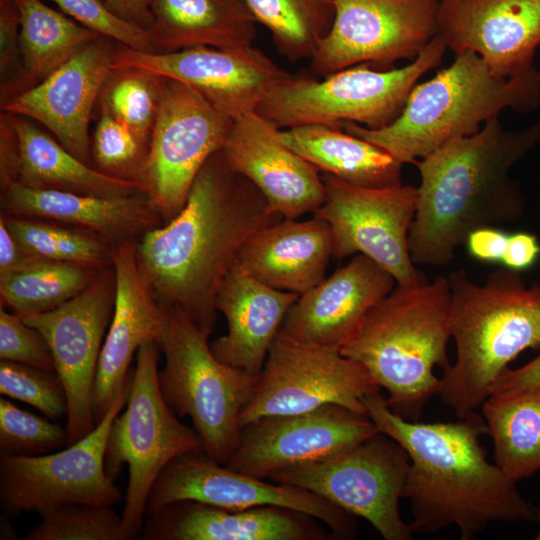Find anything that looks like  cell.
Returning a JSON list of instances; mask_svg holds the SVG:
<instances>
[{
  "label": "cell",
  "instance_id": "cell-43",
  "mask_svg": "<svg viewBox=\"0 0 540 540\" xmlns=\"http://www.w3.org/2000/svg\"><path fill=\"white\" fill-rule=\"evenodd\" d=\"M0 359L55 371L52 352L42 333L28 325L21 315L9 313L3 306L0 310Z\"/></svg>",
  "mask_w": 540,
  "mask_h": 540
},
{
  "label": "cell",
  "instance_id": "cell-18",
  "mask_svg": "<svg viewBox=\"0 0 540 540\" xmlns=\"http://www.w3.org/2000/svg\"><path fill=\"white\" fill-rule=\"evenodd\" d=\"M135 68L182 82L233 120L256 111L264 98L293 75L258 48L199 46L174 52L116 49L112 69Z\"/></svg>",
  "mask_w": 540,
  "mask_h": 540
},
{
  "label": "cell",
  "instance_id": "cell-20",
  "mask_svg": "<svg viewBox=\"0 0 540 540\" xmlns=\"http://www.w3.org/2000/svg\"><path fill=\"white\" fill-rule=\"evenodd\" d=\"M438 34L455 54L470 50L511 78L532 68L540 45V0H439Z\"/></svg>",
  "mask_w": 540,
  "mask_h": 540
},
{
  "label": "cell",
  "instance_id": "cell-37",
  "mask_svg": "<svg viewBox=\"0 0 540 540\" xmlns=\"http://www.w3.org/2000/svg\"><path fill=\"white\" fill-rule=\"evenodd\" d=\"M162 77L135 69H112L101 90V108L149 146L156 119Z\"/></svg>",
  "mask_w": 540,
  "mask_h": 540
},
{
  "label": "cell",
  "instance_id": "cell-24",
  "mask_svg": "<svg viewBox=\"0 0 540 540\" xmlns=\"http://www.w3.org/2000/svg\"><path fill=\"white\" fill-rule=\"evenodd\" d=\"M136 243L137 240H128L113 245L116 298L94 384L96 425L124 385L134 353L145 342H157L166 324V310L158 304L139 270Z\"/></svg>",
  "mask_w": 540,
  "mask_h": 540
},
{
  "label": "cell",
  "instance_id": "cell-28",
  "mask_svg": "<svg viewBox=\"0 0 540 540\" xmlns=\"http://www.w3.org/2000/svg\"><path fill=\"white\" fill-rule=\"evenodd\" d=\"M332 256L331 228L313 215L305 221L283 218L259 229L235 264L267 286L301 295L324 279Z\"/></svg>",
  "mask_w": 540,
  "mask_h": 540
},
{
  "label": "cell",
  "instance_id": "cell-52",
  "mask_svg": "<svg viewBox=\"0 0 540 540\" xmlns=\"http://www.w3.org/2000/svg\"><path fill=\"white\" fill-rule=\"evenodd\" d=\"M10 1H13V0H0V4H4V3L10 2Z\"/></svg>",
  "mask_w": 540,
  "mask_h": 540
},
{
  "label": "cell",
  "instance_id": "cell-23",
  "mask_svg": "<svg viewBox=\"0 0 540 540\" xmlns=\"http://www.w3.org/2000/svg\"><path fill=\"white\" fill-rule=\"evenodd\" d=\"M396 285L393 276L376 262L356 254L329 278L301 294L280 329L303 343L341 348Z\"/></svg>",
  "mask_w": 540,
  "mask_h": 540
},
{
  "label": "cell",
  "instance_id": "cell-47",
  "mask_svg": "<svg viewBox=\"0 0 540 540\" xmlns=\"http://www.w3.org/2000/svg\"><path fill=\"white\" fill-rule=\"evenodd\" d=\"M540 256V243L535 234L526 231L508 235L507 245L501 265L507 269L522 272L531 268Z\"/></svg>",
  "mask_w": 540,
  "mask_h": 540
},
{
  "label": "cell",
  "instance_id": "cell-38",
  "mask_svg": "<svg viewBox=\"0 0 540 540\" xmlns=\"http://www.w3.org/2000/svg\"><path fill=\"white\" fill-rule=\"evenodd\" d=\"M27 540H128L112 506L73 504L41 515Z\"/></svg>",
  "mask_w": 540,
  "mask_h": 540
},
{
  "label": "cell",
  "instance_id": "cell-39",
  "mask_svg": "<svg viewBox=\"0 0 540 540\" xmlns=\"http://www.w3.org/2000/svg\"><path fill=\"white\" fill-rule=\"evenodd\" d=\"M67 440L66 427L0 399V457L48 454Z\"/></svg>",
  "mask_w": 540,
  "mask_h": 540
},
{
  "label": "cell",
  "instance_id": "cell-7",
  "mask_svg": "<svg viewBox=\"0 0 540 540\" xmlns=\"http://www.w3.org/2000/svg\"><path fill=\"white\" fill-rule=\"evenodd\" d=\"M437 34L408 65L371 69L359 64L325 76H292L273 89L256 111L280 129L303 125L340 128L354 122L384 128L401 114L420 77L439 66L447 49Z\"/></svg>",
  "mask_w": 540,
  "mask_h": 540
},
{
  "label": "cell",
  "instance_id": "cell-16",
  "mask_svg": "<svg viewBox=\"0 0 540 540\" xmlns=\"http://www.w3.org/2000/svg\"><path fill=\"white\" fill-rule=\"evenodd\" d=\"M116 276L103 268L80 294L44 313L22 316L45 337L67 397V446L95 427L93 391L103 337L113 317Z\"/></svg>",
  "mask_w": 540,
  "mask_h": 540
},
{
  "label": "cell",
  "instance_id": "cell-31",
  "mask_svg": "<svg viewBox=\"0 0 540 540\" xmlns=\"http://www.w3.org/2000/svg\"><path fill=\"white\" fill-rule=\"evenodd\" d=\"M11 117L20 144L18 183L32 188L108 197L145 193L143 185L137 181L92 168L28 118L13 114Z\"/></svg>",
  "mask_w": 540,
  "mask_h": 540
},
{
  "label": "cell",
  "instance_id": "cell-15",
  "mask_svg": "<svg viewBox=\"0 0 540 540\" xmlns=\"http://www.w3.org/2000/svg\"><path fill=\"white\" fill-rule=\"evenodd\" d=\"M335 19L311 57L312 76L366 64L389 70L438 34L439 0H334Z\"/></svg>",
  "mask_w": 540,
  "mask_h": 540
},
{
  "label": "cell",
  "instance_id": "cell-44",
  "mask_svg": "<svg viewBox=\"0 0 540 540\" xmlns=\"http://www.w3.org/2000/svg\"><path fill=\"white\" fill-rule=\"evenodd\" d=\"M0 84L1 102L27 90L15 0L0 4Z\"/></svg>",
  "mask_w": 540,
  "mask_h": 540
},
{
  "label": "cell",
  "instance_id": "cell-4",
  "mask_svg": "<svg viewBox=\"0 0 540 540\" xmlns=\"http://www.w3.org/2000/svg\"><path fill=\"white\" fill-rule=\"evenodd\" d=\"M449 325L457 358L443 372L439 395L458 418L483 404L509 363L540 348V283L527 286L505 267L482 284L459 269L447 277Z\"/></svg>",
  "mask_w": 540,
  "mask_h": 540
},
{
  "label": "cell",
  "instance_id": "cell-46",
  "mask_svg": "<svg viewBox=\"0 0 540 540\" xmlns=\"http://www.w3.org/2000/svg\"><path fill=\"white\" fill-rule=\"evenodd\" d=\"M508 235L500 227H481L468 234L464 245L473 259L483 263L500 264Z\"/></svg>",
  "mask_w": 540,
  "mask_h": 540
},
{
  "label": "cell",
  "instance_id": "cell-2",
  "mask_svg": "<svg viewBox=\"0 0 540 540\" xmlns=\"http://www.w3.org/2000/svg\"><path fill=\"white\" fill-rule=\"evenodd\" d=\"M363 403L379 432L410 458L403 497L411 504L413 533L455 525L461 540H471L492 522H539V509L487 461L480 445L487 426L476 411L455 422L425 423L392 412L379 391Z\"/></svg>",
  "mask_w": 540,
  "mask_h": 540
},
{
  "label": "cell",
  "instance_id": "cell-1",
  "mask_svg": "<svg viewBox=\"0 0 540 540\" xmlns=\"http://www.w3.org/2000/svg\"><path fill=\"white\" fill-rule=\"evenodd\" d=\"M281 219L221 149L198 172L179 214L137 240L139 270L164 310L182 313L210 336L218 290L242 246Z\"/></svg>",
  "mask_w": 540,
  "mask_h": 540
},
{
  "label": "cell",
  "instance_id": "cell-22",
  "mask_svg": "<svg viewBox=\"0 0 540 540\" xmlns=\"http://www.w3.org/2000/svg\"><path fill=\"white\" fill-rule=\"evenodd\" d=\"M280 128L257 111L234 119L222 148L230 166L250 180L270 210L287 219L314 213L325 200L319 171L291 150Z\"/></svg>",
  "mask_w": 540,
  "mask_h": 540
},
{
  "label": "cell",
  "instance_id": "cell-35",
  "mask_svg": "<svg viewBox=\"0 0 540 540\" xmlns=\"http://www.w3.org/2000/svg\"><path fill=\"white\" fill-rule=\"evenodd\" d=\"M271 33L278 52L296 62L313 56L335 19L334 0H243Z\"/></svg>",
  "mask_w": 540,
  "mask_h": 540
},
{
  "label": "cell",
  "instance_id": "cell-13",
  "mask_svg": "<svg viewBox=\"0 0 540 540\" xmlns=\"http://www.w3.org/2000/svg\"><path fill=\"white\" fill-rule=\"evenodd\" d=\"M233 121L192 87L162 77L141 183L164 224L182 210L195 177L224 147Z\"/></svg>",
  "mask_w": 540,
  "mask_h": 540
},
{
  "label": "cell",
  "instance_id": "cell-25",
  "mask_svg": "<svg viewBox=\"0 0 540 540\" xmlns=\"http://www.w3.org/2000/svg\"><path fill=\"white\" fill-rule=\"evenodd\" d=\"M317 519L279 506L226 509L191 500L170 503L146 517L145 540H323Z\"/></svg>",
  "mask_w": 540,
  "mask_h": 540
},
{
  "label": "cell",
  "instance_id": "cell-26",
  "mask_svg": "<svg viewBox=\"0 0 540 540\" xmlns=\"http://www.w3.org/2000/svg\"><path fill=\"white\" fill-rule=\"evenodd\" d=\"M1 213L50 220L90 231L117 244L138 240L164 224L146 193L96 196L15 183L1 192Z\"/></svg>",
  "mask_w": 540,
  "mask_h": 540
},
{
  "label": "cell",
  "instance_id": "cell-10",
  "mask_svg": "<svg viewBox=\"0 0 540 540\" xmlns=\"http://www.w3.org/2000/svg\"><path fill=\"white\" fill-rule=\"evenodd\" d=\"M132 375L131 371L105 417L81 440L44 455L0 457L3 514L41 516L73 504L113 506L121 501L105 468V451L112 422L129 397Z\"/></svg>",
  "mask_w": 540,
  "mask_h": 540
},
{
  "label": "cell",
  "instance_id": "cell-45",
  "mask_svg": "<svg viewBox=\"0 0 540 540\" xmlns=\"http://www.w3.org/2000/svg\"><path fill=\"white\" fill-rule=\"evenodd\" d=\"M20 169V144L11 114L0 117V187L1 192L18 183Z\"/></svg>",
  "mask_w": 540,
  "mask_h": 540
},
{
  "label": "cell",
  "instance_id": "cell-3",
  "mask_svg": "<svg viewBox=\"0 0 540 540\" xmlns=\"http://www.w3.org/2000/svg\"><path fill=\"white\" fill-rule=\"evenodd\" d=\"M539 143L540 119L506 130L495 116L476 134L417 160L420 184L408 236L414 264L448 265L471 231L519 220L524 197L510 171Z\"/></svg>",
  "mask_w": 540,
  "mask_h": 540
},
{
  "label": "cell",
  "instance_id": "cell-51",
  "mask_svg": "<svg viewBox=\"0 0 540 540\" xmlns=\"http://www.w3.org/2000/svg\"><path fill=\"white\" fill-rule=\"evenodd\" d=\"M539 514H540V510H539ZM539 522H540V518H539ZM535 540H540V529L538 531V533L536 534V536L534 537Z\"/></svg>",
  "mask_w": 540,
  "mask_h": 540
},
{
  "label": "cell",
  "instance_id": "cell-5",
  "mask_svg": "<svg viewBox=\"0 0 540 540\" xmlns=\"http://www.w3.org/2000/svg\"><path fill=\"white\" fill-rule=\"evenodd\" d=\"M540 105V71L534 66L511 77L495 76L473 51L455 54L450 66L416 84L390 125L369 129L354 122L340 128L414 164L442 146L476 134L505 109L529 113Z\"/></svg>",
  "mask_w": 540,
  "mask_h": 540
},
{
  "label": "cell",
  "instance_id": "cell-36",
  "mask_svg": "<svg viewBox=\"0 0 540 540\" xmlns=\"http://www.w3.org/2000/svg\"><path fill=\"white\" fill-rule=\"evenodd\" d=\"M0 217L19 245L33 256L96 268L113 265V244L95 233L40 218L2 213Z\"/></svg>",
  "mask_w": 540,
  "mask_h": 540
},
{
  "label": "cell",
  "instance_id": "cell-9",
  "mask_svg": "<svg viewBox=\"0 0 540 540\" xmlns=\"http://www.w3.org/2000/svg\"><path fill=\"white\" fill-rule=\"evenodd\" d=\"M160 352L155 341L139 347L125 411L112 422L106 443L107 474L114 480L124 464L129 469L121 514L129 539L140 536L148 494L163 469L179 456L204 453L200 436L178 420L161 394Z\"/></svg>",
  "mask_w": 540,
  "mask_h": 540
},
{
  "label": "cell",
  "instance_id": "cell-14",
  "mask_svg": "<svg viewBox=\"0 0 540 540\" xmlns=\"http://www.w3.org/2000/svg\"><path fill=\"white\" fill-rule=\"evenodd\" d=\"M325 200L313 213L333 236V257L362 254L390 273L398 286L429 280L412 261L408 236L417 206V188H368L322 173Z\"/></svg>",
  "mask_w": 540,
  "mask_h": 540
},
{
  "label": "cell",
  "instance_id": "cell-11",
  "mask_svg": "<svg viewBox=\"0 0 540 540\" xmlns=\"http://www.w3.org/2000/svg\"><path fill=\"white\" fill-rule=\"evenodd\" d=\"M410 468L405 449L377 434L326 459L280 471L270 481L311 491L368 521L385 540H410L399 512Z\"/></svg>",
  "mask_w": 540,
  "mask_h": 540
},
{
  "label": "cell",
  "instance_id": "cell-27",
  "mask_svg": "<svg viewBox=\"0 0 540 540\" xmlns=\"http://www.w3.org/2000/svg\"><path fill=\"white\" fill-rule=\"evenodd\" d=\"M299 294L265 285L234 264L216 298L228 331L210 344L221 362L257 377L289 308Z\"/></svg>",
  "mask_w": 540,
  "mask_h": 540
},
{
  "label": "cell",
  "instance_id": "cell-12",
  "mask_svg": "<svg viewBox=\"0 0 540 540\" xmlns=\"http://www.w3.org/2000/svg\"><path fill=\"white\" fill-rule=\"evenodd\" d=\"M380 387L358 361L335 346L300 342L279 329L243 407L241 428L268 416L336 404L367 415L363 399Z\"/></svg>",
  "mask_w": 540,
  "mask_h": 540
},
{
  "label": "cell",
  "instance_id": "cell-30",
  "mask_svg": "<svg viewBox=\"0 0 540 540\" xmlns=\"http://www.w3.org/2000/svg\"><path fill=\"white\" fill-rule=\"evenodd\" d=\"M281 140L318 171L362 187L402 185V166L380 147L327 125L280 130Z\"/></svg>",
  "mask_w": 540,
  "mask_h": 540
},
{
  "label": "cell",
  "instance_id": "cell-17",
  "mask_svg": "<svg viewBox=\"0 0 540 540\" xmlns=\"http://www.w3.org/2000/svg\"><path fill=\"white\" fill-rule=\"evenodd\" d=\"M183 500L226 509L279 506L316 518L339 539H350L357 532L355 516L327 499L297 486L235 471L205 453L179 456L163 469L148 494L144 518Z\"/></svg>",
  "mask_w": 540,
  "mask_h": 540
},
{
  "label": "cell",
  "instance_id": "cell-42",
  "mask_svg": "<svg viewBox=\"0 0 540 540\" xmlns=\"http://www.w3.org/2000/svg\"><path fill=\"white\" fill-rule=\"evenodd\" d=\"M82 26L142 52H155L150 33L113 13L104 0H48Z\"/></svg>",
  "mask_w": 540,
  "mask_h": 540
},
{
  "label": "cell",
  "instance_id": "cell-34",
  "mask_svg": "<svg viewBox=\"0 0 540 540\" xmlns=\"http://www.w3.org/2000/svg\"><path fill=\"white\" fill-rule=\"evenodd\" d=\"M102 269L38 257L0 277L1 305L21 316L51 311L83 292Z\"/></svg>",
  "mask_w": 540,
  "mask_h": 540
},
{
  "label": "cell",
  "instance_id": "cell-50",
  "mask_svg": "<svg viewBox=\"0 0 540 540\" xmlns=\"http://www.w3.org/2000/svg\"><path fill=\"white\" fill-rule=\"evenodd\" d=\"M107 7L126 21L149 30L153 23L152 0H104Z\"/></svg>",
  "mask_w": 540,
  "mask_h": 540
},
{
  "label": "cell",
  "instance_id": "cell-6",
  "mask_svg": "<svg viewBox=\"0 0 540 540\" xmlns=\"http://www.w3.org/2000/svg\"><path fill=\"white\" fill-rule=\"evenodd\" d=\"M449 302L447 277L416 287L396 285L340 348L387 391L388 407L404 419H421L426 404L441 389L434 367L445 370L451 365Z\"/></svg>",
  "mask_w": 540,
  "mask_h": 540
},
{
  "label": "cell",
  "instance_id": "cell-19",
  "mask_svg": "<svg viewBox=\"0 0 540 540\" xmlns=\"http://www.w3.org/2000/svg\"><path fill=\"white\" fill-rule=\"evenodd\" d=\"M378 432L368 415L336 404L263 417L241 428L225 466L268 479L280 471L326 459Z\"/></svg>",
  "mask_w": 540,
  "mask_h": 540
},
{
  "label": "cell",
  "instance_id": "cell-49",
  "mask_svg": "<svg viewBox=\"0 0 540 540\" xmlns=\"http://www.w3.org/2000/svg\"><path fill=\"white\" fill-rule=\"evenodd\" d=\"M532 386H540V354L517 369H506L494 382L490 394Z\"/></svg>",
  "mask_w": 540,
  "mask_h": 540
},
{
  "label": "cell",
  "instance_id": "cell-21",
  "mask_svg": "<svg viewBox=\"0 0 540 540\" xmlns=\"http://www.w3.org/2000/svg\"><path fill=\"white\" fill-rule=\"evenodd\" d=\"M114 52L107 38L99 37L40 83L2 101L1 110L41 123L90 165V117L112 71Z\"/></svg>",
  "mask_w": 540,
  "mask_h": 540
},
{
  "label": "cell",
  "instance_id": "cell-32",
  "mask_svg": "<svg viewBox=\"0 0 540 540\" xmlns=\"http://www.w3.org/2000/svg\"><path fill=\"white\" fill-rule=\"evenodd\" d=\"M495 465L517 483L540 469V386L491 393L482 404Z\"/></svg>",
  "mask_w": 540,
  "mask_h": 540
},
{
  "label": "cell",
  "instance_id": "cell-48",
  "mask_svg": "<svg viewBox=\"0 0 540 540\" xmlns=\"http://www.w3.org/2000/svg\"><path fill=\"white\" fill-rule=\"evenodd\" d=\"M36 258L19 245L0 217V277L22 269Z\"/></svg>",
  "mask_w": 540,
  "mask_h": 540
},
{
  "label": "cell",
  "instance_id": "cell-29",
  "mask_svg": "<svg viewBox=\"0 0 540 540\" xmlns=\"http://www.w3.org/2000/svg\"><path fill=\"white\" fill-rule=\"evenodd\" d=\"M155 52L252 45L256 20L243 0H152Z\"/></svg>",
  "mask_w": 540,
  "mask_h": 540
},
{
  "label": "cell",
  "instance_id": "cell-41",
  "mask_svg": "<svg viewBox=\"0 0 540 540\" xmlns=\"http://www.w3.org/2000/svg\"><path fill=\"white\" fill-rule=\"evenodd\" d=\"M0 393L35 407L52 420L67 415L65 388L55 371L1 359Z\"/></svg>",
  "mask_w": 540,
  "mask_h": 540
},
{
  "label": "cell",
  "instance_id": "cell-40",
  "mask_svg": "<svg viewBox=\"0 0 540 540\" xmlns=\"http://www.w3.org/2000/svg\"><path fill=\"white\" fill-rule=\"evenodd\" d=\"M92 148L98 170L141 183L149 146L142 143L127 126L103 108L95 129Z\"/></svg>",
  "mask_w": 540,
  "mask_h": 540
},
{
  "label": "cell",
  "instance_id": "cell-33",
  "mask_svg": "<svg viewBox=\"0 0 540 540\" xmlns=\"http://www.w3.org/2000/svg\"><path fill=\"white\" fill-rule=\"evenodd\" d=\"M27 90L101 37L43 0H15Z\"/></svg>",
  "mask_w": 540,
  "mask_h": 540
},
{
  "label": "cell",
  "instance_id": "cell-8",
  "mask_svg": "<svg viewBox=\"0 0 540 540\" xmlns=\"http://www.w3.org/2000/svg\"><path fill=\"white\" fill-rule=\"evenodd\" d=\"M166 313L156 342L165 357L158 372L161 394L175 414L191 418L204 453L225 465L239 441L240 413L257 377L218 360L209 336L185 315Z\"/></svg>",
  "mask_w": 540,
  "mask_h": 540
}]
</instances>
